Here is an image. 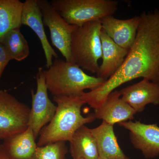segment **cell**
<instances>
[{"instance_id":"24","label":"cell","mask_w":159,"mask_h":159,"mask_svg":"<svg viewBox=\"0 0 159 159\" xmlns=\"http://www.w3.org/2000/svg\"><path fill=\"white\" fill-rule=\"evenodd\" d=\"M98 159H104L101 158L99 157L98 158Z\"/></svg>"},{"instance_id":"2","label":"cell","mask_w":159,"mask_h":159,"mask_svg":"<svg viewBox=\"0 0 159 159\" xmlns=\"http://www.w3.org/2000/svg\"><path fill=\"white\" fill-rule=\"evenodd\" d=\"M53 100L57 110L51 122L41 131L38 146L60 141L70 142L80 128L96 119L94 114L82 116L81 108L85 103L80 97H53Z\"/></svg>"},{"instance_id":"16","label":"cell","mask_w":159,"mask_h":159,"mask_svg":"<svg viewBox=\"0 0 159 159\" xmlns=\"http://www.w3.org/2000/svg\"><path fill=\"white\" fill-rule=\"evenodd\" d=\"M33 130L29 126L25 130L3 139L1 144L13 159H31L38 147Z\"/></svg>"},{"instance_id":"18","label":"cell","mask_w":159,"mask_h":159,"mask_svg":"<svg viewBox=\"0 0 159 159\" xmlns=\"http://www.w3.org/2000/svg\"><path fill=\"white\" fill-rule=\"evenodd\" d=\"M23 3L19 0H0V42L8 32L20 29Z\"/></svg>"},{"instance_id":"20","label":"cell","mask_w":159,"mask_h":159,"mask_svg":"<svg viewBox=\"0 0 159 159\" xmlns=\"http://www.w3.org/2000/svg\"><path fill=\"white\" fill-rule=\"evenodd\" d=\"M67 152L66 142L60 141L38 146L31 159H66Z\"/></svg>"},{"instance_id":"21","label":"cell","mask_w":159,"mask_h":159,"mask_svg":"<svg viewBox=\"0 0 159 159\" xmlns=\"http://www.w3.org/2000/svg\"><path fill=\"white\" fill-rule=\"evenodd\" d=\"M10 60H11L4 46L2 43L0 42V78Z\"/></svg>"},{"instance_id":"8","label":"cell","mask_w":159,"mask_h":159,"mask_svg":"<svg viewBox=\"0 0 159 159\" xmlns=\"http://www.w3.org/2000/svg\"><path fill=\"white\" fill-rule=\"evenodd\" d=\"M36 82V92L34 93L31 90L32 105L29 120V126L32 129L35 139L38 137L45 125L51 122L57 110V105H55L49 99L42 68L38 69Z\"/></svg>"},{"instance_id":"17","label":"cell","mask_w":159,"mask_h":159,"mask_svg":"<svg viewBox=\"0 0 159 159\" xmlns=\"http://www.w3.org/2000/svg\"><path fill=\"white\" fill-rule=\"evenodd\" d=\"M70 143L71 156L82 159H98L99 157L96 141L90 129L85 125L75 133Z\"/></svg>"},{"instance_id":"13","label":"cell","mask_w":159,"mask_h":159,"mask_svg":"<svg viewBox=\"0 0 159 159\" xmlns=\"http://www.w3.org/2000/svg\"><path fill=\"white\" fill-rule=\"evenodd\" d=\"M96 119H102L113 125L116 123L134 119L136 112L121 98L120 91L115 90L107 96L103 103L95 109Z\"/></svg>"},{"instance_id":"22","label":"cell","mask_w":159,"mask_h":159,"mask_svg":"<svg viewBox=\"0 0 159 159\" xmlns=\"http://www.w3.org/2000/svg\"><path fill=\"white\" fill-rule=\"evenodd\" d=\"M0 159H13L9 156L0 145Z\"/></svg>"},{"instance_id":"14","label":"cell","mask_w":159,"mask_h":159,"mask_svg":"<svg viewBox=\"0 0 159 159\" xmlns=\"http://www.w3.org/2000/svg\"><path fill=\"white\" fill-rule=\"evenodd\" d=\"M100 37L102 62L99 66L97 77L107 80L120 68L129 50L118 45L102 29Z\"/></svg>"},{"instance_id":"10","label":"cell","mask_w":159,"mask_h":159,"mask_svg":"<svg viewBox=\"0 0 159 159\" xmlns=\"http://www.w3.org/2000/svg\"><path fill=\"white\" fill-rule=\"evenodd\" d=\"M22 25L29 27L39 39L45 56L46 67L48 68L53 64V58L59 57L46 35L43 15L38 0H26L23 3Z\"/></svg>"},{"instance_id":"11","label":"cell","mask_w":159,"mask_h":159,"mask_svg":"<svg viewBox=\"0 0 159 159\" xmlns=\"http://www.w3.org/2000/svg\"><path fill=\"white\" fill-rule=\"evenodd\" d=\"M120 91L121 98L135 111L142 112L149 104L159 105V84L143 79Z\"/></svg>"},{"instance_id":"7","label":"cell","mask_w":159,"mask_h":159,"mask_svg":"<svg viewBox=\"0 0 159 159\" xmlns=\"http://www.w3.org/2000/svg\"><path fill=\"white\" fill-rule=\"evenodd\" d=\"M44 25L49 28L53 45L67 61L71 62V35L75 26L69 25L47 0H38Z\"/></svg>"},{"instance_id":"4","label":"cell","mask_w":159,"mask_h":159,"mask_svg":"<svg viewBox=\"0 0 159 159\" xmlns=\"http://www.w3.org/2000/svg\"><path fill=\"white\" fill-rule=\"evenodd\" d=\"M100 21L90 22L74 27L71 35V62L93 74L99 70L102 58Z\"/></svg>"},{"instance_id":"5","label":"cell","mask_w":159,"mask_h":159,"mask_svg":"<svg viewBox=\"0 0 159 159\" xmlns=\"http://www.w3.org/2000/svg\"><path fill=\"white\" fill-rule=\"evenodd\" d=\"M50 3L68 24L76 26L113 16L119 4L115 0H52Z\"/></svg>"},{"instance_id":"3","label":"cell","mask_w":159,"mask_h":159,"mask_svg":"<svg viewBox=\"0 0 159 159\" xmlns=\"http://www.w3.org/2000/svg\"><path fill=\"white\" fill-rule=\"evenodd\" d=\"M44 74L53 97H80L85 90L97 89L106 80L88 75L76 64L59 58L53 61Z\"/></svg>"},{"instance_id":"6","label":"cell","mask_w":159,"mask_h":159,"mask_svg":"<svg viewBox=\"0 0 159 159\" xmlns=\"http://www.w3.org/2000/svg\"><path fill=\"white\" fill-rule=\"evenodd\" d=\"M30 108L11 94L0 90V139L22 132L29 127Z\"/></svg>"},{"instance_id":"9","label":"cell","mask_w":159,"mask_h":159,"mask_svg":"<svg viewBox=\"0 0 159 159\" xmlns=\"http://www.w3.org/2000/svg\"><path fill=\"white\" fill-rule=\"evenodd\" d=\"M129 131L131 142L147 159L159 155V127L157 124H146L140 121H125L119 123Z\"/></svg>"},{"instance_id":"15","label":"cell","mask_w":159,"mask_h":159,"mask_svg":"<svg viewBox=\"0 0 159 159\" xmlns=\"http://www.w3.org/2000/svg\"><path fill=\"white\" fill-rule=\"evenodd\" d=\"M96 144L99 157L104 159H130L118 144L113 125L102 121L98 127L90 129Z\"/></svg>"},{"instance_id":"12","label":"cell","mask_w":159,"mask_h":159,"mask_svg":"<svg viewBox=\"0 0 159 159\" xmlns=\"http://www.w3.org/2000/svg\"><path fill=\"white\" fill-rule=\"evenodd\" d=\"M140 21V16L125 20L111 16L102 19L100 21L102 30L114 42L129 50L136 37Z\"/></svg>"},{"instance_id":"19","label":"cell","mask_w":159,"mask_h":159,"mask_svg":"<svg viewBox=\"0 0 159 159\" xmlns=\"http://www.w3.org/2000/svg\"><path fill=\"white\" fill-rule=\"evenodd\" d=\"M1 43L11 60L21 61L30 54L29 43L20 29L9 31L3 37Z\"/></svg>"},{"instance_id":"1","label":"cell","mask_w":159,"mask_h":159,"mask_svg":"<svg viewBox=\"0 0 159 159\" xmlns=\"http://www.w3.org/2000/svg\"><path fill=\"white\" fill-rule=\"evenodd\" d=\"M140 17L135 39L120 68L101 86L80 97L94 109L117 88L136 78L159 84V10L143 11Z\"/></svg>"},{"instance_id":"23","label":"cell","mask_w":159,"mask_h":159,"mask_svg":"<svg viewBox=\"0 0 159 159\" xmlns=\"http://www.w3.org/2000/svg\"><path fill=\"white\" fill-rule=\"evenodd\" d=\"M72 157H73V159H82L81 158L78 157L76 156H73Z\"/></svg>"}]
</instances>
